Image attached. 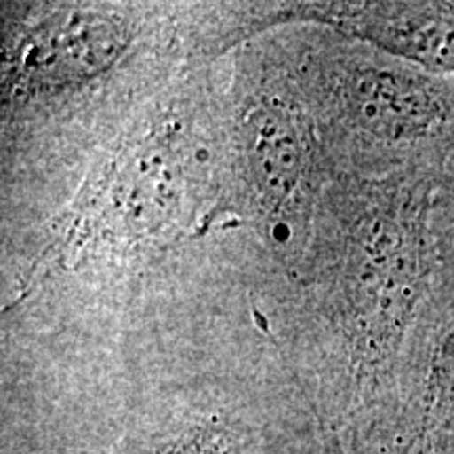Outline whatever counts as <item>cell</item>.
Returning <instances> with one entry per match:
<instances>
[{
  "instance_id": "obj_1",
  "label": "cell",
  "mask_w": 454,
  "mask_h": 454,
  "mask_svg": "<svg viewBox=\"0 0 454 454\" xmlns=\"http://www.w3.org/2000/svg\"><path fill=\"white\" fill-rule=\"evenodd\" d=\"M187 181V150L168 133H150L129 144L107 164L74 234L98 240H141L160 234L181 208Z\"/></svg>"
},
{
  "instance_id": "obj_2",
  "label": "cell",
  "mask_w": 454,
  "mask_h": 454,
  "mask_svg": "<svg viewBox=\"0 0 454 454\" xmlns=\"http://www.w3.org/2000/svg\"><path fill=\"white\" fill-rule=\"evenodd\" d=\"M133 41L129 20L114 11L72 7L47 13L11 44L7 81L21 95H55L104 76Z\"/></svg>"
},
{
  "instance_id": "obj_3",
  "label": "cell",
  "mask_w": 454,
  "mask_h": 454,
  "mask_svg": "<svg viewBox=\"0 0 454 454\" xmlns=\"http://www.w3.org/2000/svg\"><path fill=\"white\" fill-rule=\"evenodd\" d=\"M419 280L421 238L414 217L383 213L360 225L345 270L357 326L374 340L391 337L417 301Z\"/></svg>"
},
{
  "instance_id": "obj_4",
  "label": "cell",
  "mask_w": 454,
  "mask_h": 454,
  "mask_svg": "<svg viewBox=\"0 0 454 454\" xmlns=\"http://www.w3.org/2000/svg\"><path fill=\"white\" fill-rule=\"evenodd\" d=\"M345 122L379 144H414L446 122L448 106L429 78L387 66H351L337 82Z\"/></svg>"
},
{
  "instance_id": "obj_5",
  "label": "cell",
  "mask_w": 454,
  "mask_h": 454,
  "mask_svg": "<svg viewBox=\"0 0 454 454\" xmlns=\"http://www.w3.org/2000/svg\"><path fill=\"white\" fill-rule=\"evenodd\" d=\"M240 160L259 207L282 215L301 200L314 170L311 129L282 98H261L244 114Z\"/></svg>"
},
{
  "instance_id": "obj_6",
  "label": "cell",
  "mask_w": 454,
  "mask_h": 454,
  "mask_svg": "<svg viewBox=\"0 0 454 454\" xmlns=\"http://www.w3.org/2000/svg\"><path fill=\"white\" fill-rule=\"evenodd\" d=\"M303 11L309 20L339 27L425 70L454 72V4H308Z\"/></svg>"
},
{
  "instance_id": "obj_7",
  "label": "cell",
  "mask_w": 454,
  "mask_h": 454,
  "mask_svg": "<svg viewBox=\"0 0 454 454\" xmlns=\"http://www.w3.org/2000/svg\"><path fill=\"white\" fill-rule=\"evenodd\" d=\"M242 435L223 421H204L170 435L150 454H244Z\"/></svg>"
},
{
  "instance_id": "obj_8",
  "label": "cell",
  "mask_w": 454,
  "mask_h": 454,
  "mask_svg": "<svg viewBox=\"0 0 454 454\" xmlns=\"http://www.w3.org/2000/svg\"><path fill=\"white\" fill-rule=\"evenodd\" d=\"M322 454H343V448H340L337 438H326L325 448H322Z\"/></svg>"
}]
</instances>
